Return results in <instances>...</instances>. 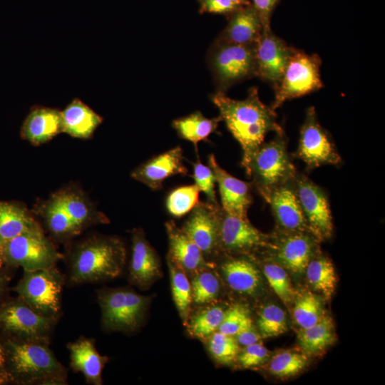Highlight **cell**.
<instances>
[{
    "instance_id": "f1b7e54d",
    "label": "cell",
    "mask_w": 385,
    "mask_h": 385,
    "mask_svg": "<svg viewBox=\"0 0 385 385\" xmlns=\"http://www.w3.org/2000/svg\"><path fill=\"white\" fill-rule=\"evenodd\" d=\"M220 116L208 118L200 111H195L188 115L175 119L172 126L179 137L192 143L197 153L200 142L207 140L208 137L217 130Z\"/></svg>"
},
{
    "instance_id": "cb8c5ba5",
    "label": "cell",
    "mask_w": 385,
    "mask_h": 385,
    "mask_svg": "<svg viewBox=\"0 0 385 385\" xmlns=\"http://www.w3.org/2000/svg\"><path fill=\"white\" fill-rule=\"evenodd\" d=\"M263 26L260 16L252 4L238 8L230 14L227 25L215 41L239 44H255Z\"/></svg>"
},
{
    "instance_id": "ba28073f",
    "label": "cell",
    "mask_w": 385,
    "mask_h": 385,
    "mask_svg": "<svg viewBox=\"0 0 385 385\" xmlns=\"http://www.w3.org/2000/svg\"><path fill=\"white\" fill-rule=\"evenodd\" d=\"M255 45L215 41L209 51L207 61L217 91L225 93L235 84L256 76Z\"/></svg>"
},
{
    "instance_id": "8d00e7d4",
    "label": "cell",
    "mask_w": 385,
    "mask_h": 385,
    "mask_svg": "<svg viewBox=\"0 0 385 385\" xmlns=\"http://www.w3.org/2000/svg\"><path fill=\"white\" fill-rule=\"evenodd\" d=\"M200 190L196 185L178 187L171 191L165 202L168 212L179 218L190 212L199 202Z\"/></svg>"
},
{
    "instance_id": "ab89813d",
    "label": "cell",
    "mask_w": 385,
    "mask_h": 385,
    "mask_svg": "<svg viewBox=\"0 0 385 385\" xmlns=\"http://www.w3.org/2000/svg\"><path fill=\"white\" fill-rule=\"evenodd\" d=\"M208 349L213 358L222 364H230L240 353L239 344L234 336L216 331L210 337Z\"/></svg>"
},
{
    "instance_id": "9c48e42d",
    "label": "cell",
    "mask_w": 385,
    "mask_h": 385,
    "mask_svg": "<svg viewBox=\"0 0 385 385\" xmlns=\"http://www.w3.org/2000/svg\"><path fill=\"white\" fill-rule=\"evenodd\" d=\"M64 277L56 266L24 271L14 287L18 297L38 313L58 318Z\"/></svg>"
},
{
    "instance_id": "c3c4849f",
    "label": "cell",
    "mask_w": 385,
    "mask_h": 385,
    "mask_svg": "<svg viewBox=\"0 0 385 385\" xmlns=\"http://www.w3.org/2000/svg\"><path fill=\"white\" fill-rule=\"evenodd\" d=\"M4 364V353L2 344V339L0 337V376L2 374Z\"/></svg>"
},
{
    "instance_id": "f6af8a7d",
    "label": "cell",
    "mask_w": 385,
    "mask_h": 385,
    "mask_svg": "<svg viewBox=\"0 0 385 385\" xmlns=\"http://www.w3.org/2000/svg\"><path fill=\"white\" fill-rule=\"evenodd\" d=\"M239 344L244 346L260 342L261 336L249 317L234 336Z\"/></svg>"
},
{
    "instance_id": "7a4b0ae2",
    "label": "cell",
    "mask_w": 385,
    "mask_h": 385,
    "mask_svg": "<svg viewBox=\"0 0 385 385\" xmlns=\"http://www.w3.org/2000/svg\"><path fill=\"white\" fill-rule=\"evenodd\" d=\"M210 99L217 108L222 121L241 147V166L246 173L252 155L264 143L266 135L284 132L277 122L274 110L260 101L255 87L250 88L243 100L232 99L218 91Z\"/></svg>"
},
{
    "instance_id": "2e32d148",
    "label": "cell",
    "mask_w": 385,
    "mask_h": 385,
    "mask_svg": "<svg viewBox=\"0 0 385 385\" xmlns=\"http://www.w3.org/2000/svg\"><path fill=\"white\" fill-rule=\"evenodd\" d=\"M292 50L271 28L263 29L255 45L256 76L274 88L282 76Z\"/></svg>"
},
{
    "instance_id": "603a6c76",
    "label": "cell",
    "mask_w": 385,
    "mask_h": 385,
    "mask_svg": "<svg viewBox=\"0 0 385 385\" xmlns=\"http://www.w3.org/2000/svg\"><path fill=\"white\" fill-rule=\"evenodd\" d=\"M62 133L61 111L34 106L25 118L20 130L21 138L34 146L44 144Z\"/></svg>"
},
{
    "instance_id": "5b68a950",
    "label": "cell",
    "mask_w": 385,
    "mask_h": 385,
    "mask_svg": "<svg viewBox=\"0 0 385 385\" xmlns=\"http://www.w3.org/2000/svg\"><path fill=\"white\" fill-rule=\"evenodd\" d=\"M297 173L284 132L276 133L274 138L260 146L246 171L253 187L265 201L276 188L293 181Z\"/></svg>"
},
{
    "instance_id": "f907efd6",
    "label": "cell",
    "mask_w": 385,
    "mask_h": 385,
    "mask_svg": "<svg viewBox=\"0 0 385 385\" xmlns=\"http://www.w3.org/2000/svg\"><path fill=\"white\" fill-rule=\"evenodd\" d=\"M231 1L239 7L251 4L249 0H231Z\"/></svg>"
},
{
    "instance_id": "74e56055",
    "label": "cell",
    "mask_w": 385,
    "mask_h": 385,
    "mask_svg": "<svg viewBox=\"0 0 385 385\" xmlns=\"http://www.w3.org/2000/svg\"><path fill=\"white\" fill-rule=\"evenodd\" d=\"M267 282L279 299L286 305L294 301V291L283 266L278 262H267L263 266Z\"/></svg>"
},
{
    "instance_id": "d4e9b609",
    "label": "cell",
    "mask_w": 385,
    "mask_h": 385,
    "mask_svg": "<svg viewBox=\"0 0 385 385\" xmlns=\"http://www.w3.org/2000/svg\"><path fill=\"white\" fill-rule=\"evenodd\" d=\"M70 366L75 372L83 374L89 384L101 385L102 371L109 359L97 351L93 339L81 337L67 345Z\"/></svg>"
},
{
    "instance_id": "7c38bea8",
    "label": "cell",
    "mask_w": 385,
    "mask_h": 385,
    "mask_svg": "<svg viewBox=\"0 0 385 385\" xmlns=\"http://www.w3.org/2000/svg\"><path fill=\"white\" fill-rule=\"evenodd\" d=\"M293 155L303 161L309 171L322 165L342 163V158L330 135L319 124L313 106L307 111L300 128L298 147Z\"/></svg>"
},
{
    "instance_id": "7bdbcfd3",
    "label": "cell",
    "mask_w": 385,
    "mask_h": 385,
    "mask_svg": "<svg viewBox=\"0 0 385 385\" xmlns=\"http://www.w3.org/2000/svg\"><path fill=\"white\" fill-rule=\"evenodd\" d=\"M269 355L268 350L260 342L245 346L238 354L237 359L245 369L253 368L262 364Z\"/></svg>"
},
{
    "instance_id": "ffe728a7",
    "label": "cell",
    "mask_w": 385,
    "mask_h": 385,
    "mask_svg": "<svg viewBox=\"0 0 385 385\" xmlns=\"http://www.w3.org/2000/svg\"><path fill=\"white\" fill-rule=\"evenodd\" d=\"M208 165L215 177L221 200V207L236 216L247 218L252 203V183L240 180L222 168L213 154L207 157Z\"/></svg>"
},
{
    "instance_id": "4316f807",
    "label": "cell",
    "mask_w": 385,
    "mask_h": 385,
    "mask_svg": "<svg viewBox=\"0 0 385 385\" xmlns=\"http://www.w3.org/2000/svg\"><path fill=\"white\" fill-rule=\"evenodd\" d=\"M62 133L79 138H91L103 118L79 98L61 111Z\"/></svg>"
},
{
    "instance_id": "7402d4cb",
    "label": "cell",
    "mask_w": 385,
    "mask_h": 385,
    "mask_svg": "<svg viewBox=\"0 0 385 385\" xmlns=\"http://www.w3.org/2000/svg\"><path fill=\"white\" fill-rule=\"evenodd\" d=\"M165 227L169 245L167 257L185 273L194 275L204 269L212 267V263L205 258L200 249L182 227H179L173 220L166 222Z\"/></svg>"
},
{
    "instance_id": "ac0fdd59",
    "label": "cell",
    "mask_w": 385,
    "mask_h": 385,
    "mask_svg": "<svg viewBox=\"0 0 385 385\" xmlns=\"http://www.w3.org/2000/svg\"><path fill=\"white\" fill-rule=\"evenodd\" d=\"M280 231L282 235L274 243L270 240L266 247L272 250L277 262L284 268L297 274L304 273L315 255L317 238L307 232Z\"/></svg>"
},
{
    "instance_id": "b9f144b4",
    "label": "cell",
    "mask_w": 385,
    "mask_h": 385,
    "mask_svg": "<svg viewBox=\"0 0 385 385\" xmlns=\"http://www.w3.org/2000/svg\"><path fill=\"white\" fill-rule=\"evenodd\" d=\"M249 317V312L245 307L235 304L225 311L223 320L217 331L235 336Z\"/></svg>"
},
{
    "instance_id": "f546056e",
    "label": "cell",
    "mask_w": 385,
    "mask_h": 385,
    "mask_svg": "<svg viewBox=\"0 0 385 385\" xmlns=\"http://www.w3.org/2000/svg\"><path fill=\"white\" fill-rule=\"evenodd\" d=\"M336 340L334 324L332 318L324 315L315 324L301 329L298 342L307 355H319L323 353Z\"/></svg>"
},
{
    "instance_id": "1f68e13d",
    "label": "cell",
    "mask_w": 385,
    "mask_h": 385,
    "mask_svg": "<svg viewBox=\"0 0 385 385\" xmlns=\"http://www.w3.org/2000/svg\"><path fill=\"white\" fill-rule=\"evenodd\" d=\"M167 263L170 272L173 299L184 325H187L190 319L192 302L191 284L186 273L168 257H167Z\"/></svg>"
},
{
    "instance_id": "4dcf8cb0",
    "label": "cell",
    "mask_w": 385,
    "mask_h": 385,
    "mask_svg": "<svg viewBox=\"0 0 385 385\" xmlns=\"http://www.w3.org/2000/svg\"><path fill=\"white\" fill-rule=\"evenodd\" d=\"M309 284L326 299L332 297L337 284V277L332 261L327 257L316 255L308 263L305 271Z\"/></svg>"
},
{
    "instance_id": "60d3db41",
    "label": "cell",
    "mask_w": 385,
    "mask_h": 385,
    "mask_svg": "<svg viewBox=\"0 0 385 385\" xmlns=\"http://www.w3.org/2000/svg\"><path fill=\"white\" fill-rule=\"evenodd\" d=\"M192 178L200 192L205 193L207 202L218 205L215 191V177L209 165L202 164L200 158L192 163Z\"/></svg>"
},
{
    "instance_id": "f35d334b",
    "label": "cell",
    "mask_w": 385,
    "mask_h": 385,
    "mask_svg": "<svg viewBox=\"0 0 385 385\" xmlns=\"http://www.w3.org/2000/svg\"><path fill=\"white\" fill-rule=\"evenodd\" d=\"M257 324L262 338L277 337L287 331L286 314L274 304H267L261 309Z\"/></svg>"
},
{
    "instance_id": "30bf717a",
    "label": "cell",
    "mask_w": 385,
    "mask_h": 385,
    "mask_svg": "<svg viewBox=\"0 0 385 385\" xmlns=\"http://www.w3.org/2000/svg\"><path fill=\"white\" fill-rule=\"evenodd\" d=\"M321 59L317 54H307L293 48L278 84L274 88V98L270 107L275 111L287 101L320 89Z\"/></svg>"
},
{
    "instance_id": "3957f363",
    "label": "cell",
    "mask_w": 385,
    "mask_h": 385,
    "mask_svg": "<svg viewBox=\"0 0 385 385\" xmlns=\"http://www.w3.org/2000/svg\"><path fill=\"white\" fill-rule=\"evenodd\" d=\"M126 256L125 243L119 237L88 235L70 247L68 279L76 284L113 279L123 272Z\"/></svg>"
},
{
    "instance_id": "d590c367",
    "label": "cell",
    "mask_w": 385,
    "mask_h": 385,
    "mask_svg": "<svg viewBox=\"0 0 385 385\" xmlns=\"http://www.w3.org/2000/svg\"><path fill=\"white\" fill-rule=\"evenodd\" d=\"M307 355L293 350H286L275 354L269 364L270 371L279 378L293 376L306 368Z\"/></svg>"
},
{
    "instance_id": "9a60e30c",
    "label": "cell",
    "mask_w": 385,
    "mask_h": 385,
    "mask_svg": "<svg viewBox=\"0 0 385 385\" xmlns=\"http://www.w3.org/2000/svg\"><path fill=\"white\" fill-rule=\"evenodd\" d=\"M220 205L199 201L190 211L182 228L200 249L208 261L220 252L219 216Z\"/></svg>"
},
{
    "instance_id": "5bb4252c",
    "label": "cell",
    "mask_w": 385,
    "mask_h": 385,
    "mask_svg": "<svg viewBox=\"0 0 385 385\" xmlns=\"http://www.w3.org/2000/svg\"><path fill=\"white\" fill-rule=\"evenodd\" d=\"M218 216L220 252L247 254L267 246L269 236L254 227L248 218L230 214L221 206Z\"/></svg>"
},
{
    "instance_id": "277c9868",
    "label": "cell",
    "mask_w": 385,
    "mask_h": 385,
    "mask_svg": "<svg viewBox=\"0 0 385 385\" xmlns=\"http://www.w3.org/2000/svg\"><path fill=\"white\" fill-rule=\"evenodd\" d=\"M1 339L4 364L0 384H67L66 369L55 356L49 344Z\"/></svg>"
},
{
    "instance_id": "8992f818",
    "label": "cell",
    "mask_w": 385,
    "mask_h": 385,
    "mask_svg": "<svg viewBox=\"0 0 385 385\" xmlns=\"http://www.w3.org/2000/svg\"><path fill=\"white\" fill-rule=\"evenodd\" d=\"M97 299L104 330L131 333L143 322L151 297L129 287H105L97 291Z\"/></svg>"
},
{
    "instance_id": "83f0119b",
    "label": "cell",
    "mask_w": 385,
    "mask_h": 385,
    "mask_svg": "<svg viewBox=\"0 0 385 385\" xmlns=\"http://www.w3.org/2000/svg\"><path fill=\"white\" fill-rule=\"evenodd\" d=\"M41 227L24 203L0 200V239L4 244L25 232Z\"/></svg>"
},
{
    "instance_id": "e575fe53",
    "label": "cell",
    "mask_w": 385,
    "mask_h": 385,
    "mask_svg": "<svg viewBox=\"0 0 385 385\" xmlns=\"http://www.w3.org/2000/svg\"><path fill=\"white\" fill-rule=\"evenodd\" d=\"M225 310L222 307L215 305L209 307L189 319L187 325L192 336L200 339L210 337L218 330Z\"/></svg>"
},
{
    "instance_id": "52a82bcc",
    "label": "cell",
    "mask_w": 385,
    "mask_h": 385,
    "mask_svg": "<svg viewBox=\"0 0 385 385\" xmlns=\"http://www.w3.org/2000/svg\"><path fill=\"white\" fill-rule=\"evenodd\" d=\"M58 318L42 315L20 298L0 302V337L4 339L49 344Z\"/></svg>"
},
{
    "instance_id": "8fae6325",
    "label": "cell",
    "mask_w": 385,
    "mask_h": 385,
    "mask_svg": "<svg viewBox=\"0 0 385 385\" xmlns=\"http://www.w3.org/2000/svg\"><path fill=\"white\" fill-rule=\"evenodd\" d=\"M63 256L44 233L43 227L25 232L4 245V265L34 271L56 266Z\"/></svg>"
},
{
    "instance_id": "7dc6e473",
    "label": "cell",
    "mask_w": 385,
    "mask_h": 385,
    "mask_svg": "<svg viewBox=\"0 0 385 385\" xmlns=\"http://www.w3.org/2000/svg\"><path fill=\"white\" fill-rule=\"evenodd\" d=\"M10 280L11 277L8 273L5 272L3 269H0V302L4 300L3 299L8 291Z\"/></svg>"
},
{
    "instance_id": "d6a6232c",
    "label": "cell",
    "mask_w": 385,
    "mask_h": 385,
    "mask_svg": "<svg viewBox=\"0 0 385 385\" xmlns=\"http://www.w3.org/2000/svg\"><path fill=\"white\" fill-rule=\"evenodd\" d=\"M292 314L301 329L309 327L325 315L322 301L312 292H304L294 301Z\"/></svg>"
},
{
    "instance_id": "484cf974",
    "label": "cell",
    "mask_w": 385,
    "mask_h": 385,
    "mask_svg": "<svg viewBox=\"0 0 385 385\" xmlns=\"http://www.w3.org/2000/svg\"><path fill=\"white\" fill-rule=\"evenodd\" d=\"M220 270L229 287L240 294H253L261 284L260 272L255 263L244 256H234L225 260Z\"/></svg>"
},
{
    "instance_id": "e0dca14e",
    "label": "cell",
    "mask_w": 385,
    "mask_h": 385,
    "mask_svg": "<svg viewBox=\"0 0 385 385\" xmlns=\"http://www.w3.org/2000/svg\"><path fill=\"white\" fill-rule=\"evenodd\" d=\"M130 235L129 281L140 289H147L163 276L160 260L141 227L133 228Z\"/></svg>"
},
{
    "instance_id": "d6986e66",
    "label": "cell",
    "mask_w": 385,
    "mask_h": 385,
    "mask_svg": "<svg viewBox=\"0 0 385 385\" xmlns=\"http://www.w3.org/2000/svg\"><path fill=\"white\" fill-rule=\"evenodd\" d=\"M183 160V150L180 146H176L139 165L130 175L150 190H159L168 178L188 174Z\"/></svg>"
},
{
    "instance_id": "681fc988",
    "label": "cell",
    "mask_w": 385,
    "mask_h": 385,
    "mask_svg": "<svg viewBox=\"0 0 385 385\" xmlns=\"http://www.w3.org/2000/svg\"><path fill=\"white\" fill-rule=\"evenodd\" d=\"M4 243L0 239V269H3L4 265Z\"/></svg>"
},
{
    "instance_id": "6da1fadb",
    "label": "cell",
    "mask_w": 385,
    "mask_h": 385,
    "mask_svg": "<svg viewBox=\"0 0 385 385\" xmlns=\"http://www.w3.org/2000/svg\"><path fill=\"white\" fill-rule=\"evenodd\" d=\"M31 210L41 220L53 240L61 242L71 241L90 227L110 223L86 192L73 183L38 200Z\"/></svg>"
},
{
    "instance_id": "4fadbf2b",
    "label": "cell",
    "mask_w": 385,
    "mask_h": 385,
    "mask_svg": "<svg viewBox=\"0 0 385 385\" xmlns=\"http://www.w3.org/2000/svg\"><path fill=\"white\" fill-rule=\"evenodd\" d=\"M293 186L311 232L318 240L329 239L333 232V221L326 192L299 173L293 180Z\"/></svg>"
},
{
    "instance_id": "bcb514c9",
    "label": "cell",
    "mask_w": 385,
    "mask_h": 385,
    "mask_svg": "<svg viewBox=\"0 0 385 385\" xmlns=\"http://www.w3.org/2000/svg\"><path fill=\"white\" fill-rule=\"evenodd\" d=\"M252 5L258 13L263 29L270 28V17L279 0H251Z\"/></svg>"
},
{
    "instance_id": "44dd1931",
    "label": "cell",
    "mask_w": 385,
    "mask_h": 385,
    "mask_svg": "<svg viewBox=\"0 0 385 385\" xmlns=\"http://www.w3.org/2000/svg\"><path fill=\"white\" fill-rule=\"evenodd\" d=\"M266 202L271 207L279 230L312 233L296 195L293 181L276 188Z\"/></svg>"
},
{
    "instance_id": "836d02e7",
    "label": "cell",
    "mask_w": 385,
    "mask_h": 385,
    "mask_svg": "<svg viewBox=\"0 0 385 385\" xmlns=\"http://www.w3.org/2000/svg\"><path fill=\"white\" fill-rule=\"evenodd\" d=\"M204 269L193 275L191 281L192 299L199 305L209 304L215 301L220 292L218 277L211 270Z\"/></svg>"
},
{
    "instance_id": "ee69618b",
    "label": "cell",
    "mask_w": 385,
    "mask_h": 385,
    "mask_svg": "<svg viewBox=\"0 0 385 385\" xmlns=\"http://www.w3.org/2000/svg\"><path fill=\"white\" fill-rule=\"evenodd\" d=\"M201 13L230 14L239 6L231 0H198Z\"/></svg>"
}]
</instances>
